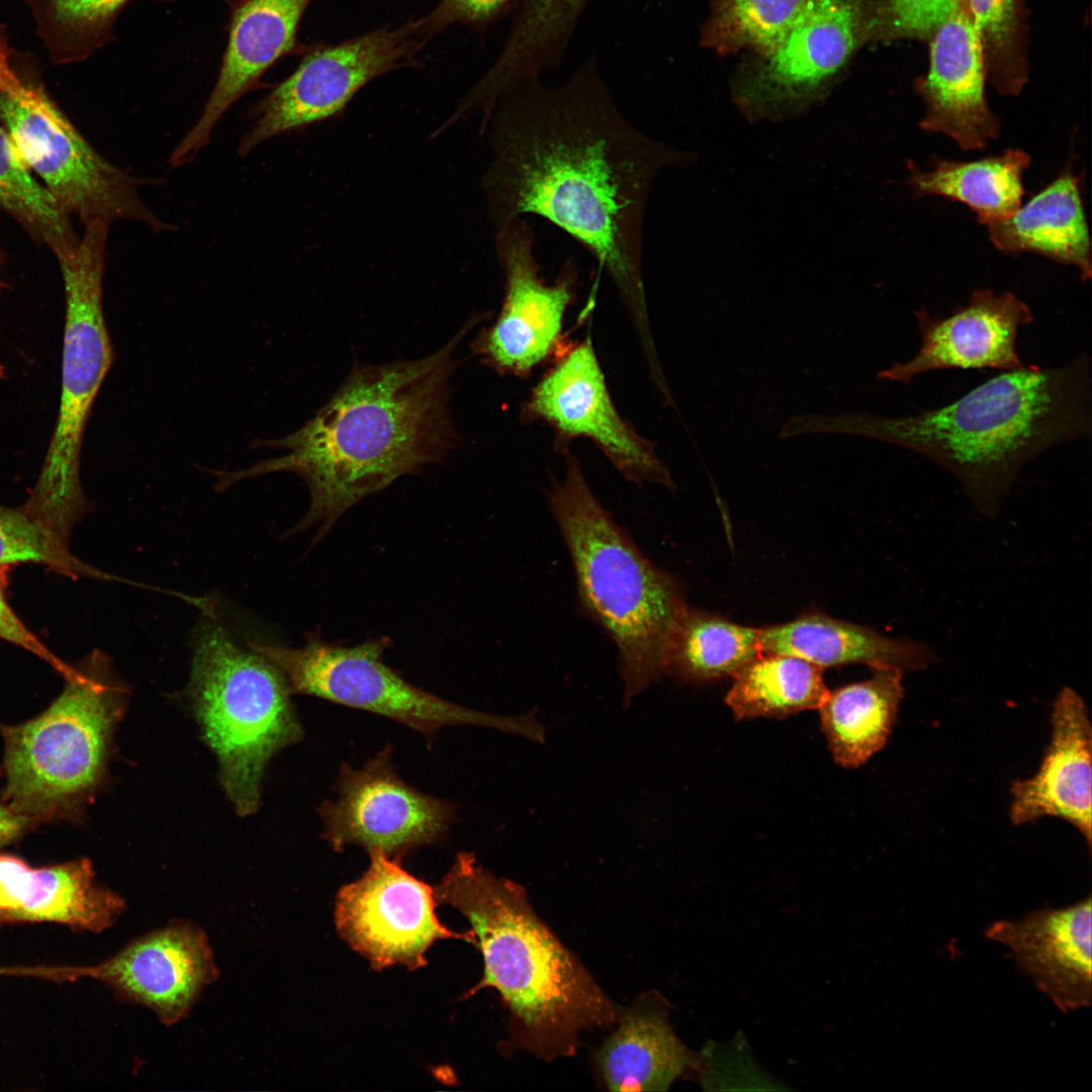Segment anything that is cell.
<instances>
[{
	"instance_id": "7a4b0ae2",
	"label": "cell",
	"mask_w": 1092,
	"mask_h": 1092,
	"mask_svg": "<svg viewBox=\"0 0 1092 1092\" xmlns=\"http://www.w3.org/2000/svg\"><path fill=\"white\" fill-rule=\"evenodd\" d=\"M476 323L423 358L355 363L303 426L265 442L284 454L243 470H212L216 490L270 473L298 475L309 506L286 534L316 527L314 543L363 498L444 461L459 439L450 406L455 352Z\"/></svg>"
},
{
	"instance_id": "7402d4cb",
	"label": "cell",
	"mask_w": 1092,
	"mask_h": 1092,
	"mask_svg": "<svg viewBox=\"0 0 1092 1092\" xmlns=\"http://www.w3.org/2000/svg\"><path fill=\"white\" fill-rule=\"evenodd\" d=\"M1091 898L992 923L989 939L1005 945L1018 970L1062 1012L1091 1005Z\"/></svg>"
},
{
	"instance_id": "4fadbf2b",
	"label": "cell",
	"mask_w": 1092,
	"mask_h": 1092,
	"mask_svg": "<svg viewBox=\"0 0 1092 1092\" xmlns=\"http://www.w3.org/2000/svg\"><path fill=\"white\" fill-rule=\"evenodd\" d=\"M534 239L524 217L497 229L504 301L494 324L477 335L471 348L481 362L503 375L526 376L558 349L563 318L574 299V262L566 261L555 281L546 283Z\"/></svg>"
},
{
	"instance_id": "5bb4252c",
	"label": "cell",
	"mask_w": 1092,
	"mask_h": 1092,
	"mask_svg": "<svg viewBox=\"0 0 1092 1092\" xmlns=\"http://www.w3.org/2000/svg\"><path fill=\"white\" fill-rule=\"evenodd\" d=\"M369 855L362 877L339 891L335 920L340 935L374 969H420L440 939L474 944L471 930L454 932L440 923L433 888L403 870L396 858L380 850Z\"/></svg>"
},
{
	"instance_id": "d6986e66",
	"label": "cell",
	"mask_w": 1092,
	"mask_h": 1092,
	"mask_svg": "<svg viewBox=\"0 0 1092 1092\" xmlns=\"http://www.w3.org/2000/svg\"><path fill=\"white\" fill-rule=\"evenodd\" d=\"M311 1H228V40L215 84L200 117L172 151V167L193 161L231 106L257 89L264 74L280 59L299 51V24Z\"/></svg>"
},
{
	"instance_id": "4dcf8cb0",
	"label": "cell",
	"mask_w": 1092,
	"mask_h": 1092,
	"mask_svg": "<svg viewBox=\"0 0 1092 1092\" xmlns=\"http://www.w3.org/2000/svg\"><path fill=\"white\" fill-rule=\"evenodd\" d=\"M0 207L58 261L71 257L79 244L71 213L38 182L0 121Z\"/></svg>"
},
{
	"instance_id": "7c38bea8",
	"label": "cell",
	"mask_w": 1092,
	"mask_h": 1092,
	"mask_svg": "<svg viewBox=\"0 0 1092 1092\" xmlns=\"http://www.w3.org/2000/svg\"><path fill=\"white\" fill-rule=\"evenodd\" d=\"M428 37L422 18L410 19L308 50L295 71L255 106L253 122L239 142V155L245 157L276 135L338 115L372 80L414 66Z\"/></svg>"
},
{
	"instance_id": "e575fe53",
	"label": "cell",
	"mask_w": 1092,
	"mask_h": 1092,
	"mask_svg": "<svg viewBox=\"0 0 1092 1092\" xmlns=\"http://www.w3.org/2000/svg\"><path fill=\"white\" fill-rule=\"evenodd\" d=\"M36 563L59 574L126 581L84 562L69 549V544L31 518L21 506L0 505V568L13 564Z\"/></svg>"
},
{
	"instance_id": "83f0119b",
	"label": "cell",
	"mask_w": 1092,
	"mask_h": 1092,
	"mask_svg": "<svg viewBox=\"0 0 1092 1092\" xmlns=\"http://www.w3.org/2000/svg\"><path fill=\"white\" fill-rule=\"evenodd\" d=\"M1029 164L1028 154L1013 149L971 162L935 157L929 171L908 161L907 184L916 196L939 195L962 202L981 223L990 224L1008 218L1021 205L1022 175Z\"/></svg>"
},
{
	"instance_id": "f35d334b",
	"label": "cell",
	"mask_w": 1092,
	"mask_h": 1092,
	"mask_svg": "<svg viewBox=\"0 0 1092 1092\" xmlns=\"http://www.w3.org/2000/svg\"><path fill=\"white\" fill-rule=\"evenodd\" d=\"M39 824H42L40 820L13 811L0 797V849Z\"/></svg>"
},
{
	"instance_id": "f546056e",
	"label": "cell",
	"mask_w": 1092,
	"mask_h": 1092,
	"mask_svg": "<svg viewBox=\"0 0 1092 1092\" xmlns=\"http://www.w3.org/2000/svg\"><path fill=\"white\" fill-rule=\"evenodd\" d=\"M822 670L793 655L760 653L732 675L725 703L736 720L818 710L829 693Z\"/></svg>"
},
{
	"instance_id": "ab89813d",
	"label": "cell",
	"mask_w": 1092,
	"mask_h": 1092,
	"mask_svg": "<svg viewBox=\"0 0 1092 1092\" xmlns=\"http://www.w3.org/2000/svg\"><path fill=\"white\" fill-rule=\"evenodd\" d=\"M29 91L30 86H26L11 67L8 44L0 31V92L15 99H23Z\"/></svg>"
},
{
	"instance_id": "6da1fadb",
	"label": "cell",
	"mask_w": 1092,
	"mask_h": 1092,
	"mask_svg": "<svg viewBox=\"0 0 1092 1092\" xmlns=\"http://www.w3.org/2000/svg\"><path fill=\"white\" fill-rule=\"evenodd\" d=\"M483 128V178L496 229L526 215L547 219L581 244L615 284L642 341L649 340L642 272L648 199L667 167L695 155L636 127L620 110L595 58L550 87L522 79L495 102Z\"/></svg>"
},
{
	"instance_id": "7bdbcfd3",
	"label": "cell",
	"mask_w": 1092,
	"mask_h": 1092,
	"mask_svg": "<svg viewBox=\"0 0 1092 1092\" xmlns=\"http://www.w3.org/2000/svg\"><path fill=\"white\" fill-rule=\"evenodd\" d=\"M5 373H6V370H5V366H4V364H3V363H2L1 361H0V377H1V378H4V377H5Z\"/></svg>"
},
{
	"instance_id": "3957f363",
	"label": "cell",
	"mask_w": 1092,
	"mask_h": 1092,
	"mask_svg": "<svg viewBox=\"0 0 1092 1092\" xmlns=\"http://www.w3.org/2000/svg\"><path fill=\"white\" fill-rule=\"evenodd\" d=\"M841 430L932 460L959 480L980 511L991 513L1030 461L1090 435V357L1005 370L951 403L915 415L847 416Z\"/></svg>"
},
{
	"instance_id": "b9f144b4",
	"label": "cell",
	"mask_w": 1092,
	"mask_h": 1092,
	"mask_svg": "<svg viewBox=\"0 0 1092 1092\" xmlns=\"http://www.w3.org/2000/svg\"><path fill=\"white\" fill-rule=\"evenodd\" d=\"M3 261H4V257H3V253H2V251L0 249V295L8 287L7 283L5 282V280L2 277V272H1L2 266H3Z\"/></svg>"
},
{
	"instance_id": "ba28073f",
	"label": "cell",
	"mask_w": 1092,
	"mask_h": 1092,
	"mask_svg": "<svg viewBox=\"0 0 1092 1092\" xmlns=\"http://www.w3.org/2000/svg\"><path fill=\"white\" fill-rule=\"evenodd\" d=\"M109 225L85 224L75 253L62 261L65 325L57 422L37 480L22 509L64 540L89 512L80 466L84 432L113 360L103 304Z\"/></svg>"
},
{
	"instance_id": "5b68a950",
	"label": "cell",
	"mask_w": 1092,
	"mask_h": 1092,
	"mask_svg": "<svg viewBox=\"0 0 1092 1092\" xmlns=\"http://www.w3.org/2000/svg\"><path fill=\"white\" fill-rule=\"evenodd\" d=\"M565 470L548 502L572 561L583 611L618 648L622 706L665 675L672 625L686 605L677 579L652 563L590 490L576 457L564 449Z\"/></svg>"
},
{
	"instance_id": "2e32d148",
	"label": "cell",
	"mask_w": 1092,
	"mask_h": 1092,
	"mask_svg": "<svg viewBox=\"0 0 1092 1092\" xmlns=\"http://www.w3.org/2000/svg\"><path fill=\"white\" fill-rule=\"evenodd\" d=\"M524 413L547 423L563 441L592 440L633 482L674 485L652 444L616 410L590 338L567 351L543 376Z\"/></svg>"
},
{
	"instance_id": "8fae6325",
	"label": "cell",
	"mask_w": 1092,
	"mask_h": 1092,
	"mask_svg": "<svg viewBox=\"0 0 1092 1092\" xmlns=\"http://www.w3.org/2000/svg\"><path fill=\"white\" fill-rule=\"evenodd\" d=\"M872 0H809L780 42L734 82L750 122L800 115L825 97L863 43L873 40Z\"/></svg>"
},
{
	"instance_id": "d590c367",
	"label": "cell",
	"mask_w": 1092,
	"mask_h": 1092,
	"mask_svg": "<svg viewBox=\"0 0 1092 1092\" xmlns=\"http://www.w3.org/2000/svg\"><path fill=\"white\" fill-rule=\"evenodd\" d=\"M956 1H875L873 40L929 39L948 17Z\"/></svg>"
},
{
	"instance_id": "e0dca14e",
	"label": "cell",
	"mask_w": 1092,
	"mask_h": 1092,
	"mask_svg": "<svg viewBox=\"0 0 1092 1092\" xmlns=\"http://www.w3.org/2000/svg\"><path fill=\"white\" fill-rule=\"evenodd\" d=\"M218 970L204 931L176 920L85 966V977L110 987L123 1001L148 1007L166 1025L184 1018Z\"/></svg>"
},
{
	"instance_id": "ffe728a7",
	"label": "cell",
	"mask_w": 1092,
	"mask_h": 1092,
	"mask_svg": "<svg viewBox=\"0 0 1092 1092\" xmlns=\"http://www.w3.org/2000/svg\"><path fill=\"white\" fill-rule=\"evenodd\" d=\"M928 40V70L915 83L925 105L920 127L946 134L963 150L985 148L1000 126L987 102L984 53L968 0L956 1Z\"/></svg>"
},
{
	"instance_id": "836d02e7",
	"label": "cell",
	"mask_w": 1092,
	"mask_h": 1092,
	"mask_svg": "<svg viewBox=\"0 0 1092 1092\" xmlns=\"http://www.w3.org/2000/svg\"><path fill=\"white\" fill-rule=\"evenodd\" d=\"M809 0H717L706 24L704 41L719 51L769 53Z\"/></svg>"
},
{
	"instance_id": "d6a6232c",
	"label": "cell",
	"mask_w": 1092,
	"mask_h": 1092,
	"mask_svg": "<svg viewBox=\"0 0 1092 1092\" xmlns=\"http://www.w3.org/2000/svg\"><path fill=\"white\" fill-rule=\"evenodd\" d=\"M977 27L988 81L1004 96H1016L1028 78L1024 0H968Z\"/></svg>"
},
{
	"instance_id": "8992f818",
	"label": "cell",
	"mask_w": 1092,
	"mask_h": 1092,
	"mask_svg": "<svg viewBox=\"0 0 1092 1092\" xmlns=\"http://www.w3.org/2000/svg\"><path fill=\"white\" fill-rule=\"evenodd\" d=\"M128 695L111 659L94 649L42 713L16 725L0 723L4 802L42 823L79 821L104 779Z\"/></svg>"
},
{
	"instance_id": "1f68e13d",
	"label": "cell",
	"mask_w": 1092,
	"mask_h": 1092,
	"mask_svg": "<svg viewBox=\"0 0 1092 1092\" xmlns=\"http://www.w3.org/2000/svg\"><path fill=\"white\" fill-rule=\"evenodd\" d=\"M51 60L83 61L114 38L116 19L131 0H24Z\"/></svg>"
},
{
	"instance_id": "44dd1931",
	"label": "cell",
	"mask_w": 1092,
	"mask_h": 1092,
	"mask_svg": "<svg viewBox=\"0 0 1092 1092\" xmlns=\"http://www.w3.org/2000/svg\"><path fill=\"white\" fill-rule=\"evenodd\" d=\"M1050 743L1036 772L1012 783L1009 817L1022 825L1061 818L1092 841V726L1083 698L1066 687L1051 714Z\"/></svg>"
},
{
	"instance_id": "60d3db41",
	"label": "cell",
	"mask_w": 1092,
	"mask_h": 1092,
	"mask_svg": "<svg viewBox=\"0 0 1092 1092\" xmlns=\"http://www.w3.org/2000/svg\"><path fill=\"white\" fill-rule=\"evenodd\" d=\"M27 975V968L24 966H0V976H20L25 977Z\"/></svg>"
},
{
	"instance_id": "277c9868",
	"label": "cell",
	"mask_w": 1092,
	"mask_h": 1092,
	"mask_svg": "<svg viewBox=\"0 0 1092 1092\" xmlns=\"http://www.w3.org/2000/svg\"><path fill=\"white\" fill-rule=\"evenodd\" d=\"M434 894L467 919L483 959V976L466 996L497 991L519 1050L546 1061L569 1057L583 1031L616 1022V1005L538 917L520 884L460 852Z\"/></svg>"
},
{
	"instance_id": "9a60e30c",
	"label": "cell",
	"mask_w": 1092,
	"mask_h": 1092,
	"mask_svg": "<svg viewBox=\"0 0 1092 1092\" xmlns=\"http://www.w3.org/2000/svg\"><path fill=\"white\" fill-rule=\"evenodd\" d=\"M391 755L387 745L360 768L342 764L338 798L318 807L323 838L334 850L356 844L399 857L442 840L449 831L456 817L454 805L402 781Z\"/></svg>"
},
{
	"instance_id": "4316f807",
	"label": "cell",
	"mask_w": 1092,
	"mask_h": 1092,
	"mask_svg": "<svg viewBox=\"0 0 1092 1092\" xmlns=\"http://www.w3.org/2000/svg\"><path fill=\"white\" fill-rule=\"evenodd\" d=\"M870 667L868 679L829 691L818 709L832 757L845 768L862 765L886 745L903 698L901 669Z\"/></svg>"
},
{
	"instance_id": "ac0fdd59",
	"label": "cell",
	"mask_w": 1092,
	"mask_h": 1092,
	"mask_svg": "<svg viewBox=\"0 0 1092 1092\" xmlns=\"http://www.w3.org/2000/svg\"><path fill=\"white\" fill-rule=\"evenodd\" d=\"M914 315L919 351L910 360L882 370L879 378L910 384L918 375L936 370L1024 366L1016 340L1020 328L1033 322V314L1012 292L997 295L991 289H977L966 305L946 317L930 315L925 306Z\"/></svg>"
},
{
	"instance_id": "30bf717a",
	"label": "cell",
	"mask_w": 1092,
	"mask_h": 1092,
	"mask_svg": "<svg viewBox=\"0 0 1092 1092\" xmlns=\"http://www.w3.org/2000/svg\"><path fill=\"white\" fill-rule=\"evenodd\" d=\"M0 121L29 170L84 224L127 220L155 233L176 230L142 200L148 180L102 157L40 88L30 86L24 99L0 92Z\"/></svg>"
},
{
	"instance_id": "ee69618b",
	"label": "cell",
	"mask_w": 1092,
	"mask_h": 1092,
	"mask_svg": "<svg viewBox=\"0 0 1092 1092\" xmlns=\"http://www.w3.org/2000/svg\"><path fill=\"white\" fill-rule=\"evenodd\" d=\"M154 1H162V2H173V1H175V0H154ZM225 1L228 2L229 0H225Z\"/></svg>"
},
{
	"instance_id": "484cf974",
	"label": "cell",
	"mask_w": 1092,
	"mask_h": 1092,
	"mask_svg": "<svg viewBox=\"0 0 1092 1092\" xmlns=\"http://www.w3.org/2000/svg\"><path fill=\"white\" fill-rule=\"evenodd\" d=\"M990 241L1003 253L1031 252L1076 266L1091 277V248L1080 182L1070 168L1008 218L987 224Z\"/></svg>"
},
{
	"instance_id": "cb8c5ba5",
	"label": "cell",
	"mask_w": 1092,
	"mask_h": 1092,
	"mask_svg": "<svg viewBox=\"0 0 1092 1092\" xmlns=\"http://www.w3.org/2000/svg\"><path fill=\"white\" fill-rule=\"evenodd\" d=\"M669 1005L659 994L640 997L618 1012L617 1028L597 1055L600 1075L611 1091H665L681 1076L701 1074L702 1053L675 1033Z\"/></svg>"
},
{
	"instance_id": "9c48e42d",
	"label": "cell",
	"mask_w": 1092,
	"mask_h": 1092,
	"mask_svg": "<svg viewBox=\"0 0 1092 1092\" xmlns=\"http://www.w3.org/2000/svg\"><path fill=\"white\" fill-rule=\"evenodd\" d=\"M387 644L376 639L346 646L311 633L297 648L252 641L248 646L282 671L292 694L386 717L428 739L447 726H477L545 741L536 712L503 716L473 710L410 684L383 661Z\"/></svg>"
},
{
	"instance_id": "8d00e7d4",
	"label": "cell",
	"mask_w": 1092,
	"mask_h": 1092,
	"mask_svg": "<svg viewBox=\"0 0 1092 1092\" xmlns=\"http://www.w3.org/2000/svg\"><path fill=\"white\" fill-rule=\"evenodd\" d=\"M514 0H441L422 18L425 32L430 36L449 25L464 23L484 25L510 7Z\"/></svg>"
},
{
	"instance_id": "52a82bcc",
	"label": "cell",
	"mask_w": 1092,
	"mask_h": 1092,
	"mask_svg": "<svg viewBox=\"0 0 1092 1092\" xmlns=\"http://www.w3.org/2000/svg\"><path fill=\"white\" fill-rule=\"evenodd\" d=\"M193 638L188 693L203 736L216 754L220 781L241 816L259 808L271 757L298 742L302 728L282 671L242 647L207 600Z\"/></svg>"
},
{
	"instance_id": "d4e9b609",
	"label": "cell",
	"mask_w": 1092,
	"mask_h": 1092,
	"mask_svg": "<svg viewBox=\"0 0 1092 1092\" xmlns=\"http://www.w3.org/2000/svg\"><path fill=\"white\" fill-rule=\"evenodd\" d=\"M759 643L761 653L793 655L822 669L862 663L892 665L903 672H912L936 660L932 649L920 642L888 637L868 626L820 613L761 628Z\"/></svg>"
},
{
	"instance_id": "f1b7e54d",
	"label": "cell",
	"mask_w": 1092,
	"mask_h": 1092,
	"mask_svg": "<svg viewBox=\"0 0 1092 1092\" xmlns=\"http://www.w3.org/2000/svg\"><path fill=\"white\" fill-rule=\"evenodd\" d=\"M760 629L743 626L687 604L672 625L664 671L678 680L703 684L732 676L761 653Z\"/></svg>"
},
{
	"instance_id": "603a6c76",
	"label": "cell",
	"mask_w": 1092,
	"mask_h": 1092,
	"mask_svg": "<svg viewBox=\"0 0 1092 1092\" xmlns=\"http://www.w3.org/2000/svg\"><path fill=\"white\" fill-rule=\"evenodd\" d=\"M124 910V899L98 883L86 857L34 868L0 852V927L56 923L100 933Z\"/></svg>"
},
{
	"instance_id": "74e56055",
	"label": "cell",
	"mask_w": 1092,
	"mask_h": 1092,
	"mask_svg": "<svg viewBox=\"0 0 1092 1092\" xmlns=\"http://www.w3.org/2000/svg\"><path fill=\"white\" fill-rule=\"evenodd\" d=\"M7 567L0 568V639L18 646L49 663L64 678L68 676L74 665H70L59 658L44 645L18 618L9 606L5 597V571Z\"/></svg>"
}]
</instances>
